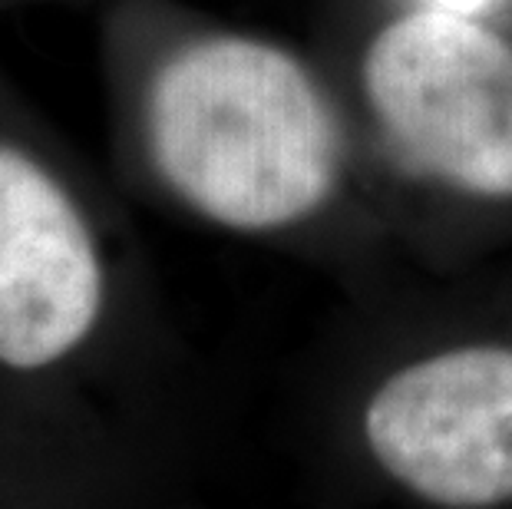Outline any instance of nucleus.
Listing matches in <instances>:
<instances>
[{"label": "nucleus", "instance_id": "obj_1", "mask_svg": "<svg viewBox=\"0 0 512 509\" xmlns=\"http://www.w3.org/2000/svg\"><path fill=\"white\" fill-rule=\"evenodd\" d=\"M100 57L116 162L219 232H298L367 162L344 86L258 27L179 0H106Z\"/></svg>", "mask_w": 512, "mask_h": 509}, {"label": "nucleus", "instance_id": "obj_2", "mask_svg": "<svg viewBox=\"0 0 512 509\" xmlns=\"http://www.w3.org/2000/svg\"><path fill=\"white\" fill-rule=\"evenodd\" d=\"M367 162L473 209H512V24L390 4L344 77Z\"/></svg>", "mask_w": 512, "mask_h": 509}, {"label": "nucleus", "instance_id": "obj_3", "mask_svg": "<svg viewBox=\"0 0 512 509\" xmlns=\"http://www.w3.org/2000/svg\"><path fill=\"white\" fill-rule=\"evenodd\" d=\"M113 298L90 169L0 73V371L70 364L100 338Z\"/></svg>", "mask_w": 512, "mask_h": 509}, {"label": "nucleus", "instance_id": "obj_4", "mask_svg": "<svg viewBox=\"0 0 512 509\" xmlns=\"http://www.w3.org/2000/svg\"><path fill=\"white\" fill-rule=\"evenodd\" d=\"M361 433L390 480L443 509L512 503V341H456L397 364Z\"/></svg>", "mask_w": 512, "mask_h": 509}, {"label": "nucleus", "instance_id": "obj_5", "mask_svg": "<svg viewBox=\"0 0 512 509\" xmlns=\"http://www.w3.org/2000/svg\"><path fill=\"white\" fill-rule=\"evenodd\" d=\"M400 4H427L456 10V14H473V17H493L512 24V0H400Z\"/></svg>", "mask_w": 512, "mask_h": 509}, {"label": "nucleus", "instance_id": "obj_6", "mask_svg": "<svg viewBox=\"0 0 512 509\" xmlns=\"http://www.w3.org/2000/svg\"><path fill=\"white\" fill-rule=\"evenodd\" d=\"M34 4H63V0H0V10H14V7H34Z\"/></svg>", "mask_w": 512, "mask_h": 509}]
</instances>
